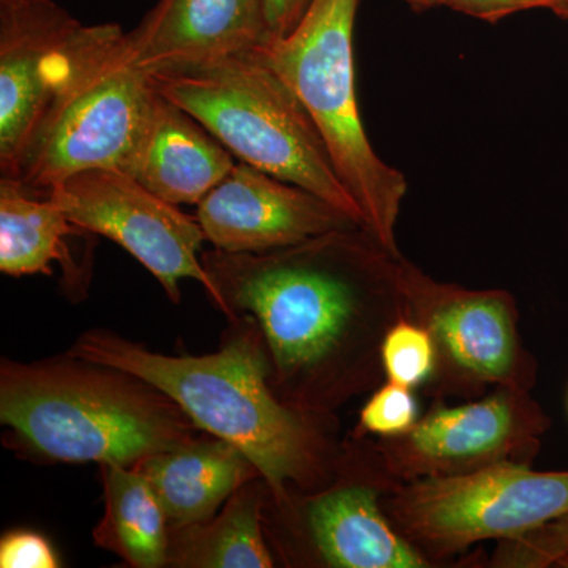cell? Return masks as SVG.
I'll return each instance as SVG.
<instances>
[{
    "mask_svg": "<svg viewBox=\"0 0 568 568\" xmlns=\"http://www.w3.org/2000/svg\"><path fill=\"white\" fill-rule=\"evenodd\" d=\"M399 260L365 227L267 253H201L216 308L260 325L272 390L317 418H331L384 375V336L407 316Z\"/></svg>",
    "mask_w": 568,
    "mask_h": 568,
    "instance_id": "obj_1",
    "label": "cell"
},
{
    "mask_svg": "<svg viewBox=\"0 0 568 568\" xmlns=\"http://www.w3.org/2000/svg\"><path fill=\"white\" fill-rule=\"evenodd\" d=\"M67 354L125 369L171 396L197 428L252 459L274 500L293 489L316 491L334 478L339 450L325 433L328 418L297 413L272 390L267 349L253 316L227 320L212 354L153 353L106 328L84 332Z\"/></svg>",
    "mask_w": 568,
    "mask_h": 568,
    "instance_id": "obj_2",
    "label": "cell"
},
{
    "mask_svg": "<svg viewBox=\"0 0 568 568\" xmlns=\"http://www.w3.org/2000/svg\"><path fill=\"white\" fill-rule=\"evenodd\" d=\"M6 444L44 463L134 466L204 433L142 377L73 357L0 362Z\"/></svg>",
    "mask_w": 568,
    "mask_h": 568,
    "instance_id": "obj_3",
    "label": "cell"
},
{
    "mask_svg": "<svg viewBox=\"0 0 568 568\" xmlns=\"http://www.w3.org/2000/svg\"><path fill=\"white\" fill-rule=\"evenodd\" d=\"M156 92L121 26L80 24L59 55L47 106L6 179L43 196L84 171L125 170Z\"/></svg>",
    "mask_w": 568,
    "mask_h": 568,
    "instance_id": "obj_4",
    "label": "cell"
},
{
    "mask_svg": "<svg viewBox=\"0 0 568 568\" xmlns=\"http://www.w3.org/2000/svg\"><path fill=\"white\" fill-rule=\"evenodd\" d=\"M151 74L156 89L203 123L239 162L317 194L365 227L312 115L263 47Z\"/></svg>",
    "mask_w": 568,
    "mask_h": 568,
    "instance_id": "obj_5",
    "label": "cell"
},
{
    "mask_svg": "<svg viewBox=\"0 0 568 568\" xmlns=\"http://www.w3.org/2000/svg\"><path fill=\"white\" fill-rule=\"evenodd\" d=\"M361 0H313L293 32L264 44L272 67L312 115L336 173L364 216L365 230L394 256L405 174L384 162L366 136L355 93L354 24Z\"/></svg>",
    "mask_w": 568,
    "mask_h": 568,
    "instance_id": "obj_6",
    "label": "cell"
},
{
    "mask_svg": "<svg viewBox=\"0 0 568 568\" xmlns=\"http://www.w3.org/2000/svg\"><path fill=\"white\" fill-rule=\"evenodd\" d=\"M387 511L425 556L444 559L485 540H511L568 514V469L506 459L457 476L396 484Z\"/></svg>",
    "mask_w": 568,
    "mask_h": 568,
    "instance_id": "obj_7",
    "label": "cell"
},
{
    "mask_svg": "<svg viewBox=\"0 0 568 568\" xmlns=\"http://www.w3.org/2000/svg\"><path fill=\"white\" fill-rule=\"evenodd\" d=\"M366 470L361 467L358 447H343L334 478L324 488L293 489L283 500L267 495L264 530L271 548L294 566L429 567L381 506V491L390 476L384 466L373 478L365 476Z\"/></svg>",
    "mask_w": 568,
    "mask_h": 568,
    "instance_id": "obj_8",
    "label": "cell"
},
{
    "mask_svg": "<svg viewBox=\"0 0 568 568\" xmlns=\"http://www.w3.org/2000/svg\"><path fill=\"white\" fill-rule=\"evenodd\" d=\"M407 317L424 325L437 349L436 381L448 388L529 392L536 362L521 345L511 294L436 282L402 256Z\"/></svg>",
    "mask_w": 568,
    "mask_h": 568,
    "instance_id": "obj_9",
    "label": "cell"
},
{
    "mask_svg": "<svg viewBox=\"0 0 568 568\" xmlns=\"http://www.w3.org/2000/svg\"><path fill=\"white\" fill-rule=\"evenodd\" d=\"M41 197L58 204L82 230L111 239L132 254L173 304L181 302L179 283L186 278L196 280L211 301L215 295L201 261V224L132 175L114 168L84 171L55 183Z\"/></svg>",
    "mask_w": 568,
    "mask_h": 568,
    "instance_id": "obj_10",
    "label": "cell"
},
{
    "mask_svg": "<svg viewBox=\"0 0 568 568\" xmlns=\"http://www.w3.org/2000/svg\"><path fill=\"white\" fill-rule=\"evenodd\" d=\"M549 418L529 392L497 388L462 406H437L410 432L375 444L388 476L398 484L457 476L493 463L526 462L540 447Z\"/></svg>",
    "mask_w": 568,
    "mask_h": 568,
    "instance_id": "obj_11",
    "label": "cell"
},
{
    "mask_svg": "<svg viewBox=\"0 0 568 568\" xmlns=\"http://www.w3.org/2000/svg\"><path fill=\"white\" fill-rule=\"evenodd\" d=\"M197 223L213 248L267 253L332 231L364 227L317 194L237 162L197 204Z\"/></svg>",
    "mask_w": 568,
    "mask_h": 568,
    "instance_id": "obj_12",
    "label": "cell"
},
{
    "mask_svg": "<svg viewBox=\"0 0 568 568\" xmlns=\"http://www.w3.org/2000/svg\"><path fill=\"white\" fill-rule=\"evenodd\" d=\"M81 22L52 0L0 2V173L7 178L50 99L55 65Z\"/></svg>",
    "mask_w": 568,
    "mask_h": 568,
    "instance_id": "obj_13",
    "label": "cell"
},
{
    "mask_svg": "<svg viewBox=\"0 0 568 568\" xmlns=\"http://www.w3.org/2000/svg\"><path fill=\"white\" fill-rule=\"evenodd\" d=\"M129 37L148 71L212 61L271 41L263 0H159Z\"/></svg>",
    "mask_w": 568,
    "mask_h": 568,
    "instance_id": "obj_14",
    "label": "cell"
},
{
    "mask_svg": "<svg viewBox=\"0 0 568 568\" xmlns=\"http://www.w3.org/2000/svg\"><path fill=\"white\" fill-rule=\"evenodd\" d=\"M235 164L203 123L159 91L123 173L168 203L197 205Z\"/></svg>",
    "mask_w": 568,
    "mask_h": 568,
    "instance_id": "obj_15",
    "label": "cell"
},
{
    "mask_svg": "<svg viewBox=\"0 0 568 568\" xmlns=\"http://www.w3.org/2000/svg\"><path fill=\"white\" fill-rule=\"evenodd\" d=\"M134 467L148 478L170 526L207 521L239 488L261 477L241 448L209 433Z\"/></svg>",
    "mask_w": 568,
    "mask_h": 568,
    "instance_id": "obj_16",
    "label": "cell"
},
{
    "mask_svg": "<svg viewBox=\"0 0 568 568\" xmlns=\"http://www.w3.org/2000/svg\"><path fill=\"white\" fill-rule=\"evenodd\" d=\"M89 231L71 222L48 197L36 196L20 183L0 181V272L9 276L52 275L61 264L62 286L70 298L85 297L91 268H84L70 250V239Z\"/></svg>",
    "mask_w": 568,
    "mask_h": 568,
    "instance_id": "obj_17",
    "label": "cell"
},
{
    "mask_svg": "<svg viewBox=\"0 0 568 568\" xmlns=\"http://www.w3.org/2000/svg\"><path fill=\"white\" fill-rule=\"evenodd\" d=\"M267 495V484L260 477L239 488L207 521L170 526L166 567H275L264 530Z\"/></svg>",
    "mask_w": 568,
    "mask_h": 568,
    "instance_id": "obj_18",
    "label": "cell"
},
{
    "mask_svg": "<svg viewBox=\"0 0 568 568\" xmlns=\"http://www.w3.org/2000/svg\"><path fill=\"white\" fill-rule=\"evenodd\" d=\"M100 473L104 511L93 544L129 567H166L170 521L148 478L134 466L102 465Z\"/></svg>",
    "mask_w": 568,
    "mask_h": 568,
    "instance_id": "obj_19",
    "label": "cell"
},
{
    "mask_svg": "<svg viewBox=\"0 0 568 568\" xmlns=\"http://www.w3.org/2000/svg\"><path fill=\"white\" fill-rule=\"evenodd\" d=\"M381 362L390 383L409 388L424 386L436 376L435 339L424 325L403 316L384 336Z\"/></svg>",
    "mask_w": 568,
    "mask_h": 568,
    "instance_id": "obj_20",
    "label": "cell"
},
{
    "mask_svg": "<svg viewBox=\"0 0 568 568\" xmlns=\"http://www.w3.org/2000/svg\"><path fill=\"white\" fill-rule=\"evenodd\" d=\"M417 422L418 405L413 388L386 381L362 407L355 437H398L410 432Z\"/></svg>",
    "mask_w": 568,
    "mask_h": 568,
    "instance_id": "obj_21",
    "label": "cell"
},
{
    "mask_svg": "<svg viewBox=\"0 0 568 568\" xmlns=\"http://www.w3.org/2000/svg\"><path fill=\"white\" fill-rule=\"evenodd\" d=\"M568 556V514L525 536L500 541L493 566L547 568Z\"/></svg>",
    "mask_w": 568,
    "mask_h": 568,
    "instance_id": "obj_22",
    "label": "cell"
},
{
    "mask_svg": "<svg viewBox=\"0 0 568 568\" xmlns=\"http://www.w3.org/2000/svg\"><path fill=\"white\" fill-rule=\"evenodd\" d=\"M55 549L50 540L36 530L14 529L0 538V567L2 568H59Z\"/></svg>",
    "mask_w": 568,
    "mask_h": 568,
    "instance_id": "obj_23",
    "label": "cell"
},
{
    "mask_svg": "<svg viewBox=\"0 0 568 568\" xmlns=\"http://www.w3.org/2000/svg\"><path fill=\"white\" fill-rule=\"evenodd\" d=\"M567 0H447V9L485 22H499L529 10L558 13Z\"/></svg>",
    "mask_w": 568,
    "mask_h": 568,
    "instance_id": "obj_24",
    "label": "cell"
},
{
    "mask_svg": "<svg viewBox=\"0 0 568 568\" xmlns=\"http://www.w3.org/2000/svg\"><path fill=\"white\" fill-rule=\"evenodd\" d=\"M313 0H263L271 40L283 39L297 28Z\"/></svg>",
    "mask_w": 568,
    "mask_h": 568,
    "instance_id": "obj_25",
    "label": "cell"
},
{
    "mask_svg": "<svg viewBox=\"0 0 568 568\" xmlns=\"http://www.w3.org/2000/svg\"><path fill=\"white\" fill-rule=\"evenodd\" d=\"M399 2L406 3L409 9L417 11V13L447 7V0H399Z\"/></svg>",
    "mask_w": 568,
    "mask_h": 568,
    "instance_id": "obj_26",
    "label": "cell"
},
{
    "mask_svg": "<svg viewBox=\"0 0 568 568\" xmlns=\"http://www.w3.org/2000/svg\"><path fill=\"white\" fill-rule=\"evenodd\" d=\"M556 14H558L559 18H564V20H568V0L564 3L562 9H560Z\"/></svg>",
    "mask_w": 568,
    "mask_h": 568,
    "instance_id": "obj_27",
    "label": "cell"
},
{
    "mask_svg": "<svg viewBox=\"0 0 568 568\" xmlns=\"http://www.w3.org/2000/svg\"><path fill=\"white\" fill-rule=\"evenodd\" d=\"M0 2H7V0H0Z\"/></svg>",
    "mask_w": 568,
    "mask_h": 568,
    "instance_id": "obj_28",
    "label": "cell"
}]
</instances>
